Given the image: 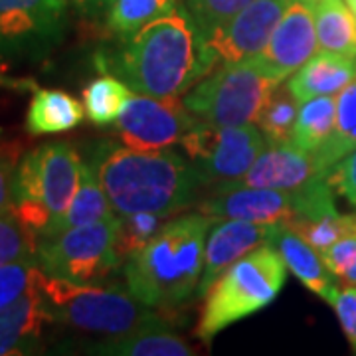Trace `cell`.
Masks as SVG:
<instances>
[{
  "instance_id": "obj_25",
  "label": "cell",
  "mask_w": 356,
  "mask_h": 356,
  "mask_svg": "<svg viewBox=\"0 0 356 356\" xmlns=\"http://www.w3.org/2000/svg\"><path fill=\"white\" fill-rule=\"evenodd\" d=\"M356 147V77L337 97V125L331 139L315 154L318 168L327 175L344 154Z\"/></svg>"
},
{
  "instance_id": "obj_21",
  "label": "cell",
  "mask_w": 356,
  "mask_h": 356,
  "mask_svg": "<svg viewBox=\"0 0 356 356\" xmlns=\"http://www.w3.org/2000/svg\"><path fill=\"white\" fill-rule=\"evenodd\" d=\"M91 353L111 356H191L194 348L182 337L170 332L166 327L161 329H145L107 337L102 343L91 344Z\"/></svg>"
},
{
  "instance_id": "obj_19",
  "label": "cell",
  "mask_w": 356,
  "mask_h": 356,
  "mask_svg": "<svg viewBox=\"0 0 356 356\" xmlns=\"http://www.w3.org/2000/svg\"><path fill=\"white\" fill-rule=\"evenodd\" d=\"M271 245L280 252L287 269L309 291L323 297L327 303L332 305L341 287L337 285V277L327 267L323 255L311 243L303 240L295 229L281 226Z\"/></svg>"
},
{
  "instance_id": "obj_36",
  "label": "cell",
  "mask_w": 356,
  "mask_h": 356,
  "mask_svg": "<svg viewBox=\"0 0 356 356\" xmlns=\"http://www.w3.org/2000/svg\"><path fill=\"white\" fill-rule=\"evenodd\" d=\"M332 309L337 311L339 323L343 327L344 337L348 344L353 346L356 353V287L355 285H346L341 287L334 301H332Z\"/></svg>"
},
{
  "instance_id": "obj_29",
  "label": "cell",
  "mask_w": 356,
  "mask_h": 356,
  "mask_svg": "<svg viewBox=\"0 0 356 356\" xmlns=\"http://www.w3.org/2000/svg\"><path fill=\"white\" fill-rule=\"evenodd\" d=\"M287 228L295 229L318 254H323L341 238L356 234V214H341L339 210H334L315 220H295L287 224Z\"/></svg>"
},
{
  "instance_id": "obj_15",
  "label": "cell",
  "mask_w": 356,
  "mask_h": 356,
  "mask_svg": "<svg viewBox=\"0 0 356 356\" xmlns=\"http://www.w3.org/2000/svg\"><path fill=\"white\" fill-rule=\"evenodd\" d=\"M281 224H257L248 220H214L206 240L204 271L198 295H206L214 281L243 255L261 245H271Z\"/></svg>"
},
{
  "instance_id": "obj_12",
  "label": "cell",
  "mask_w": 356,
  "mask_h": 356,
  "mask_svg": "<svg viewBox=\"0 0 356 356\" xmlns=\"http://www.w3.org/2000/svg\"><path fill=\"white\" fill-rule=\"evenodd\" d=\"M291 0H254L228 24L204 38L214 65L254 58L267 46Z\"/></svg>"
},
{
  "instance_id": "obj_37",
  "label": "cell",
  "mask_w": 356,
  "mask_h": 356,
  "mask_svg": "<svg viewBox=\"0 0 356 356\" xmlns=\"http://www.w3.org/2000/svg\"><path fill=\"white\" fill-rule=\"evenodd\" d=\"M16 156L0 151V214L13 212Z\"/></svg>"
},
{
  "instance_id": "obj_27",
  "label": "cell",
  "mask_w": 356,
  "mask_h": 356,
  "mask_svg": "<svg viewBox=\"0 0 356 356\" xmlns=\"http://www.w3.org/2000/svg\"><path fill=\"white\" fill-rule=\"evenodd\" d=\"M177 0H113L107 14V24L119 38H129L143 26L172 13Z\"/></svg>"
},
{
  "instance_id": "obj_5",
  "label": "cell",
  "mask_w": 356,
  "mask_h": 356,
  "mask_svg": "<svg viewBox=\"0 0 356 356\" xmlns=\"http://www.w3.org/2000/svg\"><path fill=\"white\" fill-rule=\"evenodd\" d=\"M81 161L67 143H48L16 166L13 212L40 238L50 236L76 196Z\"/></svg>"
},
{
  "instance_id": "obj_32",
  "label": "cell",
  "mask_w": 356,
  "mask_h": 356,
  "mask_svg": "<svg viewBox=\"0 0 356 356\" xmlns=\"http://www.w3.org/2000/svg\"><path fill=\"white\" fill-rule=\"evenodd\" d=\"M254 0H186V8L198 26L200 34L208 38L218 28L228 24Z\"/></svg>"
},
{
  "instance_id": "obj_39",
  "label": "cell",
  "mask_w": 356,
  "mask_h": 356,
  "mask_svg": "<svg viewBox=\"0 0 356 356\" xmlns=\"http://www.w3.org/2000/svg\"><path fill=\"white\" fill-rule=\"evenodd\" d=\"M346 4L350 6V10H353V13H355V16H356V0H346Z\"/></svg>"
},
{
  "instance_id": "obj_30",
  "label": "cell",
  "mask_w": 356,
  "mask_h": 356,
  "mask_svg": "<svg viewBox=\"0 0 356 356\" xmlns=\"http://www.w3.org/2000/svg\"><path fill=\"white\" fill-rule=\"evenodd\" d=\"M170 218L165 214L154 212H135L121 216V229H119V252L127 259L129 255L143 250L147 243H151L165 229L170 222Z\"/></svg>"
},
{
  "instance_id": "obj_38",
  "label": "cell",
  "mask_w": 356,
  "mask_h": 356,
  "mask_svg": "<svg viewBox=\"0 0 356 356\" xmlns=\"http://www.w3.org/2000/svg\"><path fill=\"white\" fill-rule=\"evenodd\" d=\"M74 4H76L79 10H83V13L93 14V13H102L103 8H107V6H111V2L113 0H72Z\"/></svg>"
},
{
  "instance_id": "obj_35",
  "label": "cell",
  "mask_w": 356,
  "mask_h": 356,
  "mask_svg": "<svg viewBox=\"0 0 356 356\" xmlns=\"http://www.w3.org/2000/svg\"><path fill=\"white\" fill-rule=\"evenodd\" d=\"M332 191L356 208V147L327 172Z\"/></svg>"
},
{
  "instance_id": "obj_2",
  "label": "cell",
  "mask_w": 356,
  "mask_h": 356,
  "mask_svg": "<svg viewBox=\"0 0 356 356\" xmlns=\"http://www.w3.org/2000/svg\"><path fill=\"white\" fill-rule=\"evenodd\" d=\"M91 165L119 216L154 212L175 216L196 200L204 186L188 156L172 149L102 145Z\"/></svg>"
},
{
  "instance_id": "obj_28",
  "label": "cell",
  "mask_w": 356,
  "mask_h": 356,
  "mask_svg": "<svg viewBox=\"0 0 356 356\" xmlns=\"http://www.w3.org/2000/svg\"><path fill=\"white\" fill-rule=\"evenodd\" d=\"M297 113H299V102L293 97L289 88H277L261 107V111L255 119V125L261 129L267 145L289 143L293 137Z\"/></svg>"
},
{
  "instance_id": "obj_13",
  "label": "cell",
  "mask_w": 356,
  "mask_h": 356,
  "mask_svg": "<svg viewBox=\"0 0 356 356\" xmlns=\"http://www.w3.org/2000/svg\"><path fill=\"white\" fill-rule=\"evenodd\" d=\"M198 208L214 220H248L287 226L299 212V192L218 184L214 196L206 198Z\"/></svg>"
},
{
  "instance_id": "obj_10",
  "label": "cell",
  "mask_w": 356,
  "mask_h": 356,
  "mask_svg": "<svg viewBox=\"0 0 356 356\" xmlns=\"http://www.w3.org/2000/svg\"><path fill=\"white\" fill-rule=\"evenodd\" d=\"M65 30V0H0V60H44L62 44Z\"/></svg>"
},
{
  "instance_id": "obj_1",
  "label": "cell",
  "mask_w": 356,
  "mask_h": 356,
  "mask_svg": "<svg viewBox=\"0 0 356 356\" xmlns=\"http://www.w3.org/2000/svg\"><path fill=\"white\" fill-rule=\"evenodd\" d=\"M109 64L133 91L154 97H178L214 70L186 6H177L123 40Z\"/></svg>"
},
{
  "instance_id": "obj_16",
  "label": "cell",
  "mask_w": 356,
  "mask_h": 356,
  "mask_svg": "<svg viewBox=\"0 0 356 356\" xmlns=\"http://www.w3.org/2000/svg\"><path fill=\"white\" fill-rule=\"evenodd\" d=\"M321 175H325V172L318 168L315 154L299 149L289 140V143L266 147L240 180L222 182V184L252 186V188H275V191H299Z\"/></svg>"
},
{
  "instance_id": "obj_34",
  "label": "cell",
  "mask_w": 356,
  "mask_h": 356,
  "mask_svg": "<svg viewBox=\"0 0 356 356\" xmlns=\"http://www.w3.org/2000/svg\"><path fill=\"white\" fill-rule=\"evenodd\" d=\"M321 255L337 280L356 287V234L341 238Z\"/></svg>"
},
{
  "instance_id": "obj_31",
  "label": "cell",
  "mask_w": 356,
  "mask_h": 356,
  "mask_svg": "<svg viewBox=\"0 0 356 356\" xmlns=\"http://www.w3.org/2000/svg\"><path fill=\"white\" fill-rule=\"evenodd\" d=\"M38 236L14 212L0 214V267L36 257Z\"/></svg>"
},
{
  "instance_id": "obj_9",
  "label": "cell",
  "mask_w": 356,
  "mask_h": 356,
  "mask_svg": "<svg viewBox=\"0 0 356 356\" xmlns=\"http://www.w3.org/2000/svg\"><path fill=\"white\" fill-rule=\"evenodd\" d=\"M180 145L206 186L240 180L266 149L267 140L255 123L214 127L198 121Z\"/></svg>"
},
{
  "instance_id": "obj_4",
  "label": "cell",
  "mask_w": 356,
  "mask_h": 356,
  "mask_svg": "<svg viewBox=\"0 0 356 356\" xmlns=\"http://www.w3.org/2000/svg\"><path fill=\"white\" fill-rule=\"evenodd\" d=\"M36 285L51 321L64 323L76 331L121 337L127 332L166 327L153 307L140 303L133 293L119 287L58 280L44 273L42 267Z\"/></svg>"
},
{
  "instance_id": "obj_40",
  "label": "cell",
  "mask_w": 356,
  "mask_h": 356,
  "mask_svg": "<svg viewBox=\"0 0 356 356\" xmlns=\"http://www.w3.org/2000/svg\"><path fill=\"white\" fill-rule=\"evenodd\" d=\"M303 2H307V4H311V6H315L318 0H303Z\"/></svg>"
},
{
  "instance_id": "obj_33",
  "label": "cell",
  "mask_w": 356,
  "mask_h": 356,
  "mask_svg": "<svg viewBox=\"0 0 356 356\" xmlns=\"http://www.w3.org/2000/svg\"><path fill=\"white\" fill-rule=\"evenodd\" d=\"M38 273V257H28L0 267V309L20 299L36 283Z\"/></svg>"
},
{
  "instance_id": "obj_23",
  "label": "cell",
  "mask_w": 356,
  "mask_h": 356,
  "mask_svg": "<svg viewBox=\"0 0 356 356\" xmlns=\"http://www.w3.org/2000/svg\"><path fill=\"white\" fill-rule=\"evenodd\" d=\"M318 46L356 58V16L344 0H318L313 6Z\"/></svg>"
},
{
  "instance_id": "obj_7",
  "label": "cell",
  "mask_w": 356,
  "mask_h": 356,
  "mask_svg": "<svg viewBox=\"0 0 356 356\" xmlns=\"http://www.w3.org/2000/svg\"><path fill=\"white\" fill-rule=\"evenodd\" d=\"M281 81L259 64L257 58L222 64L182 99L198 121L214 127H236L255 123L261 107Z\"/></svg>"
},
{
  "instance_id": "obj_14",
  "label": "cell",
  "mask_w": 356,
  "mask_h": 356,
  "mask_svg": "<svg viewBox=\"0 0 356 356\" xmlns=\"http://www.w3.org/2000/svg\"><path fill=\"white\" fill-rule=\"evenodd\" d=\"M318 40L313 6L291 0L267 46L255 58L281 83L317 54Z\"/></svg>"
},
{
  "instance_id": "obj_26",
  "label": "cell",
  "mask_w": 356,
  "mask_h": 356,
  "mask_svg": "<svg viewBox=\"0 0 356 356\" xmlns=\"http://www.w3.org/2000/svg\"><path fill=\"white\" fill-rule=\"evenodd\" d=\"M131 93L133 89L129 88L123 79L109 76L93 79L88 88L83 89V107H86L89 121L99 127L113 125L131 97Z\"/></svg>"
},
{
  "instance_id": "obj_17",
  "label": "cell",
  "mask_w": 356,
  "mask_h": 356,
  "mask_svg": "<svg viewBox=\"0 0 356 356\" xmlns=\"http://www.w3.org/2000/svg\"><path fill=\"white\" fill-rule=\"evenodd\" d=\"M50 321L42 293L34 283L20 299L0 309V356L34 353L44 325Z\"/></svg>"
},
{
  "instance_id": "obj_8",
  "label": "cell",
  "mask_w": 356,
  "mask_h": 356,
  "mask_svg": "<svg viewBox=\"0 0 356 356\" xmlns=\"http://www.w3.org/2000/svg\"><path fill=\"white\" fill-rule=\"evenodd\" d=\"M121 216L67 228L40 238L36 257L44 273L72 283H97L123 264L119 252Z\"/></svg>"
},
{
  "instance_id": "obj_11",
  "label": "cell",
  "mask_w": 356,
  "mask_h": 356,
  "mask_svg": "<svg viewBox=\"0 0 356 356\" xmlns=\"http://www.w3.org/2000/svg\"><path fill=\"white\" fill-rule=\"evenodd\" d=\"M196 123L198 119L178 97H154L135 91L113 125L123 145L131 149H165L180 143Z\"/></svg>"
},
{
  "instance_id": "obj_22",
  "label": "cell",
  "mask_w": 356,
  "mask_h": 356,
  "mask_svg": "<svg viewBox=\"0 0 356 356\" xmlns=\"http://www.w3.org/2000/svg\"><path fill=\"white\" fill-rule=\"evenodd\" d=\"M117 216L113 204L109 200L107 192L103 188L102 180L97 177V170L91 163L81 165V177H79V186H77L76 196L65 210V214L60 218L56 229L50 236L76 226H86L93 222H102L107 218ZM48 238V236H46Z\"/></svg>"
},
{
  "instance_id": "obj_20",
  "label": "cell",
  "mask_w": 356,
  "mask_h": 356,
  "mask_svg": "<svg viewBox=\"0 0 356 356\" xmlns=\"http://www.w3.org/2000/svg\"><path fill=\"white\" fill-rule=\"evenodd\" d=\"M86 107L65 91L38 89L26 113V129L30 135H50L77 127Z\"/></svg>"
},
{
  "instance_id": "obj_18",
  "label": "cell",
  "mask_w": 356,
  "mask_h": 356,
  "mask_svg": "<svg viewBox=\"0 0 356 356\" xmlns=\"http://www.w3.org/2000/svg\"><path fill=\"white\" fill-rule=\"evenodd\" d=\"M355 77L356 58L323 50L293 74L287 88L301 105L313 97L341 93Z\"/></svg>"
},
{
  "instance_id": "obj_3",
  "label": "cell",
  "mask_w": 356,
  "mask_h": 356,
  "mask_svg": "<svg viewBox=\"0 0 356 356\" xmlns=\"http://www.w3.org/2000/svg\"><path fill=\"white\" fill-rule=\"evenodd\" d=\"M212 222L202 212L170 218L153 242L125 259L129 291L153 309L186 301L200 285Z\"/></svg>"
},
{
  "instance_id": "obj_24",
  "label": "cell",
  "mask_w": 356,
  "mask_h": 356,
  "mask_svg": "<svg viewBox=\"0 0 356 356\" xmlns=\"http://www.w3.org/2000/svg\"><path fill=\"white\" fill-rule=\"evenodd\" d=\"M334 125H337V97L334 95L313 97L299 105L291 143L303 151L317 153L331 139Z\"/></svg>"
},
{
  "instance_id": "obj_6",
  "label": "cell",
  "mask_w": 356,
  "mask_h": 356,
  "mask_svg": "<svg viewBox=\"0 0 356 356\" xmlns=\"http://www.w3.org/2000/svg\"><path fill=\"white\" fill-rule=\"evenodd\" d=\"M287 266L273 245H261L228 267L204 295L196 337L204 344L218 332L267 307L287 277Z\"/></svg>"
}]
</instances>
